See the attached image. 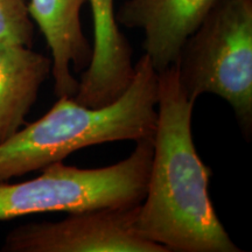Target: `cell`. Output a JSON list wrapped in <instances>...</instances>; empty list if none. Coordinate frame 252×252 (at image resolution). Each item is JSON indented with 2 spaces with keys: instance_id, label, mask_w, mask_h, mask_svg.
<instances>
[{
  "instance_id": "ba28073f",
  "label": "cell",
  "mask_w": 252,
  "mask_h": 252,
  "mask_svg": "<svg viewBox=\"0 0 252 252\" xmlns=\"http://www.w3.org/2000/svg\"><path fill=\"white\" fill-rule=\"evenodd\" d=\"M87 0H31L28 12L52 53V77L56 97H74L78 80L72 71L88 68L93 47L84 35L81 11Z\"/></svg>"
},
{
  "instance_id": "30bf717a",
  "label": "cell",
  "mask_w": 252,
  "mask_h": 252,
  "mask_svg": "<svg viewBox=\"0 0 252 252\" xmlns=\"http://www.w3.org/2000/svg\"><path fill=\"white\" fill-rule=\"evenodd\" d=\"M33 36L26 0H0V41L31 47Z\"/></svg>"
},
{
  "instance_id": "52a82bcc",
  "label": "cell",
  "mask_w": 252,
  "mask_h": 252,
  "mask_svg": "<svg viewBox=\"0 0 252 252\" xmlns=\"http://www.w3.org/2000/svg\"><path fill=\"white\" fill-rule=\"evenodd\" d=\"M87 1L93 13L94 45L74 98L82 105L102 108L125 93L135 69L130 43L118 27L115 0Z\"/></svg>"
},
{
  "instance_id": "277c9868",
  "label": "cell",
  "mask_w": 252,
  "mask_h": 252,
  "mask_svg": "<svg viewBox=\"0 0 252 252\" xmlns=\"http://www.w3.org/2000/svg\"><path fill=\"white\" fill-rule=\"evenodd\" d=\"M189 97L214 94L230 104L243 134L252 132V0H216L176 62Z\"/></svg>"
},
{
  "instance_id": "9c48e42d",
  "label": "cell",
  "mask_w": 252,
  "mask_h": 252,
  "mask_svg": "<svg viewBox=\"0 0 252 252\" xmlns=\"http://www.w3.org/2000/svg\"><path fill=\"white\" fill-rule=\"evenodd\" d=\"M52 67V59L31 47L0 41V144L25 124Z\"/></svg>"
},
{
  "instance_id": "3957f363",
  "label": "cell",
  "mask_w": 252,
  "mask_h": 252,
  "mask_svg": "<svg viewBox=\"0 0 252 252\" xmlns=\"http://www.w3.org/2000/svg\"><path fill=\"white\" fill-rule=\"evenodd\" d=\"M130 156L102 168H78L58 161L32 180L0 182V220L43 213H78L139 206L146 195L152 140L137 141Z\"/></svg>"
},
{
  "instance_id": "7a4b0ae2",
  "label": "cell",
  "mask_w": 252,
  "mask_h": 252,
  "mask_svg": "<svg viewBox=\"0 0 252 252\" xmlns=\"http://www.w3.org/2000/svg\"><path fill=\"white\" fill-rule=\"evenodd\" d=\"M125 93L102 108L60 97L46 115L0 144V182L41 171L78 150L113 141L152 140L157 125L158 72L146 55L134 64Z\"/></svg>"
},
{
  "instance_id": "5b68a950",
  "label": "cell",
  "mask_w": 252,
  "mask_h": 252,
  "mask_svg": "<svg viewBox=\"0 0 252 252\" xmlns=\"http://www.w3.org/2000/svg\"><path fill=\"white\" fill-rule=\"evenodd\" d=\"M138 207L69 213L60 222L30 223L6 236L5 252H168L138 231Z\"/></svg>"
},
{
  "instance_id": "8992f818",
  "label": "cell",
  "mask_w": 252,
  "mask_h": 252,
  "mask_svg": "<svg viewBox=\"0 0 252 252\" xmlns=\"http://www.w3.org/2000/svg\"><path fill=\"white\" fill-rule=\"evenodd\" d=\"M216 0H125L118 24L144 34V54L159 74L178 62L182 47L203 23Z\"/></svg>"
},
{
  "instance_id": "6da1fadb",
  "label": "cell",
  "mask_w": 252,
  "mask_h": 252,
  "mask_svg": "<svg viewBox=\"0 0 252 252\" xmlns=\"http://www.w3.org/2000/svg\"><path fill=\"white\" fill-rule=\"evenodd\" d=\"M173 64L158 74L157 125L146 195L138 207L144 238L168 252H241L209 195L213 172L195 149L194 104Z\"/></svg>"
}]
</instances>
